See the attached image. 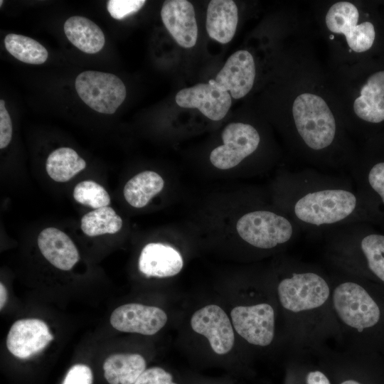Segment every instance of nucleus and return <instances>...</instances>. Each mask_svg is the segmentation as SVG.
Instances as JSON below:
<instances>
[{"mask_svg": "<svg viewBox=\"0 0 384 384\" xmlns=\"http://www.w3.org/2000/svg\"><path fill=\"white\" fill-rule=\"evenodd\" d=\"M279 204L301 229L311 233L360 223L366 205L350 176L306 169L282 174Z\"/></svg>", "mask_w": 384, "mask_h": 384, "instance_id": "f257e3e1", "label": "nucleus"}, {"mask_svg": "<svg viewBox=\"0 0 384 384\" xmlns=\"http://www.w3.org/2000/svg\"><path fill=\"white\" fill-rule=\"evenodd\" d=\"M294 137L316 165L338 169L331 155L337 142L336 119L325 100L319 95L302 93L292 106Z\"/></svg>", "mask_w": 384, "mask_h": 384, "instance_id": "f03ea898", "label": "nucleus"}, {"mask_svg": "<svg viewBox=\"0 0 384 384\" xmlns=\"http://www.w3.org/2000/svg\"><path fill=\"white\" fill-rule=\"evenodd\" d=\"M328 255L347 274L364 270L384 283V235L367 232L360 223L326 233Z\"/></svg>", "mask_w": 384, "mask_h": 384, "instance_id": "7ed1b4c3", "label": "nucleus"}, {"mask_svg": "<svg viewBox=\"0 0 384 384\" xmlns=\"http://www.w3.org/2000/svg\"><path fill=\"white\" fill-rule=\"evenodd\" d=\"M282 306L293 314L323 306L331 295L329 279L318 268L294 261L277 285Z\"/></svg>", "mask_w": 384, "mask_h": 384, "instance_id": "20e7f679", "label": "nucleus"}, {"mask_svg": "<svg viewBox=\"0 0 384 384\" xmlns=\"http://www.w3.org/2000/svg\"><path fill=\"white\" fill-rule=\"evenodd\" d=\"M237 233L250 246L272 250L298 237L301 229L284 212L257 209L242 215L236 223Z\"/></svg>", "mask_w": 384, "mask_h": 384, "instance_id": "39448f33", "label": "nucleus"}, {"mask_svg": "<svg viewBox=\"0 0 384 384\" xmlns=\"http://www.w3.org/2000/svg\"><path fill=\"white\" fill-rule=\"evenodd\" d=\"M331 302L338 319L358 332L375 326L381 311L371 295L351 274L338 278L331 290Z\"/></svg>", "mask_w": 384, "mask_h": 384, "instance_id": "423d86ee", "label": "nucleus"}, {"mask_svg": "<svg viewBox=\"0 0 384 384\" xmlns=\"http://www.w3.org/2000/svg\"><path fill=\"white\" fill-rule=\"evenodd\" d=\"M75 86L87 105L107 114L114 113L127 95L125 85L117 76L100 71L82 72L76 77Z\"/></svg>", "mask_w": 384, "mask_h": 384, "instance_id": "0eeeda50", "label": "nucleus"}, {"mask_svg": "<svg viewBox=\"0 0 384 384\" xmlns=\"http://www.w3.org/2000/svg\"><path fill=\"white\" fill-rule=\"evenodd\" d=\"M222 139L223 144L215 148L210 154L211 164L220 169L236 166L252 154L260 143L258 131L242 122L228 124L222 132Z\"/></svg>", "mask_w": 384, "mask_h": 384, "instance_id": "6e6552de", "label": "nucleus"}, {"mask_svg": "<svg viewBox=\"0 0 384 384\" xmlns=\"http://www.w3.org/2000/svg\"><path fill=\"white\" fill-rule=\"evenodd\" d=\"M358 16V9L353 4L338 1L329 8L325 21L330 31L345 36L351 50L362 53L373 46L375 32L373 25L369 21L357 24Z\"/></svg>", "mask_w": 384, "mask_h": 384, "instance_id": "1a4fd4ad", "label": "nucleus"}, {"mask_svg": "<svg viewBox=\"0 0 384 384\" xmlns=\"http://www.w3.org/2000/svg\"><path fill=\"white\" fill-rule=\"evenodd\" d=\"M237 333L249 343L267 346L273 341L275 316L273 307L267 303L238 306L230 312Z\"/></svg>", "mask_w": 384, "mask_h": 384, "instance_id": "9d476101", "label": "nucleus"}, {"mask_svg": "<svg viewBox=\"0 0 384 384\" xmlns=\"http://www.w3.org/2000/svg\"><path fill=\"white\" fill-rule=\"evenodd\" d=\"M193 330L204 336L213 351L218 355L228 353L233 348L235 335L229 317L218 305H207L191 316Z\"/></svg>", "mask_w": 384, "mask_h": 384, "instance_id": "9b49d317", "label": "nucleus"}, {"mask_svg": "<svg viewBox=\"0 0 384 384\" xmlns=\"http://www.w3.org/2000/svg\"><path fill=\"white\" fill-rule=\"evenodd\" d=\"M167 321V315L161 309L141 304L130 303L116 308L110 316V324L122 332L154 335Z\"/></svg>", "mask_w": 384, "mask_h": 384, "instance_id": "f8f14e48", "label": "nucleus"}, {"mask_svg": "<svg viewBox=\"0 0 384 384\" xmlns=\"http://www.w3.org/2000/svg\"><path fill=\"white\" fill-rule=\"evenodd\" d=\"M255 78V65L252 55L247 50H240L228 58L215 80H210L208 83L230 92L234 99H240L250 91Z\"/></svg>", "mask_w": 384, "mask_h": 384, "instance_id": "ddd939ff", "label": "nucleus"}, {"mask_svg": "<svg viewBox=\"0 0 384 384\" xmlns=\"http://www.w3.org/2000/svg\"><path fill=\"white\" fill-rule=\"evenodd\" d=\"M177 105L184 108H196L208 119L219 121L227 114L231 96L211 83H198L181 90L176 95Z\"/></svg>", "mask_w": 384, "mask_h": 384, "instance_id": "4468645a", "label": "nucleus"}, {"mask_svg": "<svg viewBox=\"0 0 384 384\" xmlns=\"http://www.w3.org/2000/svg\"><path fill=\"white\" fill-rule=\"evenodd\" d=\"M53 338L44 321L24 319L11 326L6 338V346L14 356L26 359L43 350Z\"/></svg>", "mask_w": 384, "mask_h": 384, "instance_id": "2eb2a0df", "label": "nucleus"}, {"mask_svg": "<svg viewBox=\"0 0 384 384\" xmlns=\"http://www.w3.org/2000/svg\"><path fill=\"white\" fill-rule=\"evenodd\" d=\"M161 17L176 43L184 48L193 47L198 39V26L193 6L186 0H166Z\"/></svg>", "mask_w": 384, "mask_h": 384, "instance_id": "dca6fc26", "label": "nucleus"}, {"mask_svg": "<svg viewBox=\"0 0 384 384\" xmlns=\"http://www.w3.org/2000/svg\"><path fill=\"white\" fill-rule=\"evenodd\" d=\"M183 265L181 254L174 247L151 242L142 249L139 257V270L148 277H172L180 272Z\"/></svg>", "mask_w": 384, "mask_h": 384, "instance_id": "f3484780", "label": "nucleus"}, {"mask_svg": "<svg viewBox=\"0 0 384 384\" xmlns=\"http://www.w3.org/2000/svg\"><path fill=\"white\" fill-rule=\"evenodd\" d=\"M43 256L54 267L61 270H70L79 260L78 250L62 230L50 227L43 229L37 239Z\"/></svg>", "mask_w": 384, "mask_h": 384, "instance_id": "a211bd4d", "label": "nucleus"}, {"mask_svg": "<svg viewBox=\"0 0 384 384\" xmlns=\"http://www.w3.org/2000/svg\"><path fill=\"white\" fill-rule=\"evenodd\" d=\"M238 22V11L232 0H212L206 14V31L208 36L225 44L233 38Z\"/></svg>", "mask_w": 384, "mask_h": 384, "instance_id": "6ab92c4d", "label": "nucleus"}, {"mask_svg": "<svg viewBox=\"0 0 384 384\" xmlns=\"http://www.w3.org/2000/svg\"><path fill=\"white\" fill-rule=\"evenodd\" d=\"M356 116L370 123L384 120V70L371 75L353 103Z\"/></svg>", "mask_w": 384, "mask_h": 384, "instance_id": "aec40b11", "label": "nucleus"}, {"mask_svg": "<svg viewBox=\"0 0 384 384\" xmlns=\"http://www.w3.org/2000/svg\"><path fill=\"white\" fill-rule=\"evenodd\" d=\"M64 32L69 41L85 53H98L105 43L100 28L84 16H73L68 18L64 24Z\"/></svg>", "mask_w": 384, "mask_h": 384, "instance_id": "412c9836", "label": "nucleus"}, {"mask_svg": "<svg viewBox=\"0 0 384 384\" xmlns=\"http://www.w3.org/2000/svg\"><path fill=\"white\" fill-rule=\"evenodd\" d=\"M146 367V361L140 354L116 353L105 360L103 370L110 384H134Z\"/></svg>", "mask_w": 384, "mask_h": 384, "instance_id": "4be33fe9", "label": "nucleus"}, {"mask_svg": "<svg viewBox=\"0 0 384 384\" xmlns=\"http://www.w3.org/2000/svg\"><path fill=\"white\" fill-rule=\"evenodd\" d=\"M162 177L152 171H142L125 184L123 193L127 202L132 207L140 208L148 204L149 201L164 188Z\"/></svg>", "mask_w": 384, "mask_h": 384, "instance_id": "5701e85b", "label": "nucleus"}, {"mask_svg": "<svg viewBox=\"0 0 384 384\" xmlns=\"http://www.w3.org/2000/svg\"><path fill=\"white\" fill-rule=\"evenodd\" d=\"M85 166V161L69 147H60L53 151L46 164L47 174L57 182L70 180Z\"/></svg>", "mask_w": 384, "mask_h": 384, "instance_id": "b1692460", "label": "nucleus"}, {"mask_svg": "<svg viewBox=\"0 0 384 384\" xmlns=\"http://www.w3.org/2000/svg\"><path fill=\"white\" fill-rule=\"evenodd\" d=\"M4 46L11 55L25 63L43 64L48 57V53L43 45L23 35L16 33L6 35Z\"/></svg>", "mask_w": 384, "mask_h": 384, "instance_id": "393cba45", "label": "nucleus"}, {"mask_svg": "<svg viewBox=\"0 0 384 384\" xmlns=\"http://www.w3.org/2000/svg\"><path fill=\"white\" fill-rule=\"evenodd\" d=\"M122 219L109 206L95 209L81 218L80 228L87 236L114 234L122 227Z\"/></svg>", "mask_w": 384, "mask_h": 384, "instance_id": "a878e982", "label": "nucleus"}, {"mask_svg": "<svg viewBox=\"0 0 384 384\" xmlns=\"http://www.w3.org/2000/svg\"><path fill=\"white\" fill-rule=\"evenodd\" d=\"M350 171L349 176L361 198L372 193L384 205V161L376 162L367 169L352 166Z\"/></svg>", "mask_w": 384, "mask_h": 384, "instance_id": "bb28decb", "label": "nucleus"}, {"mask_svg": "<svg viewBox=\"0 0 384 384\" xmlns=\"http://www.w3.org/2000/svg\"><path fill=\"white\" fill-rule=\"evenodd\" d=\"M73 195L79 203L95 209L108 206L111 201L105 188L92 180L78 183L74 188Z\"/></svg>", "mask_w": 384, "mask_h": 384, "instance_id": "cd10ccee", "label": "nucleus"}, {"mask_svg": "<svg viewBox=\"0 0 384 384\" xmlns=\"http://www.w3.org/2000/svg\"><path fill=\"white\" fill-rule=\"evenodd\" d=\"M286 384H333L322 366H294L289 369Z\"/></svg>", "mask_w": 384, "mask_h": 384, "instance_id": "c85d7f7f", "label": "nucleus"}, {"mask_svg": "<svg viewBox=\"0 0 384 384\" xmlns=\"http://www.w3.org/2000/svg\"><path fill=\"white\" fill-rule=\"evenodd\" d=\"M333 384H366L359 369L353 363L324 364Z\"/></svg>", "mask_w": 384, "mask_h": 384, "instance_id": "c756f323", "label": "nucleus"}, {"mask_svg": "<svg viewBox=\"0 0 384 384\" xmlns=\"http://www.w3.org/2000/svg\"><path fill=\"white\" fill-rule=\"evenodd\" d=\"M145 3L144 0H109L107 9L113 18L122 20L139 11Z\"/></svg>", "mask_w": 384, "mask_h": 384, "instance_id": "7c9ffc66", "label": "nucleus"}, {"mask_svg": "<svg viewBox=\"0 0 384 384\" xmlns=\"http://www.w3.org/2000/svg\"><path fill=\"white\" fill-rule=\"evenodd\" d=\"M134 384H180L174 376L163 368H146Z\"/></svg>", "mask_w": 384, "mask_h": 384, "instance_id": "2f4dec72", "label": "nucleus"}, {"mask_svg": "<svg viewBox=\"0 0 384 384\" xmlns=\"http://www.w3.org/2000/svg\"><path fill=\"white\" fill-rule=\"evenodd\" d=\"M93 376L90 367L84 364L72 366L62 384H92Z\"/></svg>", "mask_w": 384, "mask_h": 384, "instance_id": "473e14b6", "label": "nucleus"}, {"mask_svg": "<svg viewBox=\"0 0 384 384\" xmlns=\"http://www.w3.org/2000/svg\"><path fill=\"white\" fill-rule=\"evenodd\" d=\"M12 122L5 107L4 100H0V149L6 148L12 138Z\"/></svg>", "mask_w": 384, "mask_h": 384, "instance_id": "72a5a7b5", "label": "nucleus"}, {"mask_svg": "<svg viewBox=\"0 0 384 384\" xmlns=\"http://www.w3.org/2000/svg\"><path fill=\"white\" fill-rule=\"evenodd\" d=\"M8 293L6 287L3 283H0V309L1 310L4 306L6 301H7V297Z\"/></svg>", "mask_w": 384, "mask_h": 384, "instance_id": "f704fd0d", "label": "nucleus"}, {"mask_svg": "<svg viewBox=\"0 0 384 384\" xmlns=\"http://www.w3.org/2000/svg\"><path fill=\"white\" fill-rule=\"evenodd\" d=\"M2 2H3V1L1 0V1H0V6H1V5H2Z\"/></svg>", "mask_w": 384, "mask_h": 384, "instance_id": "c9c22d12", "label": "nucleus"}, {"mask_svg": "<svg viewBox=\"0 0 384 384\" xmlns=\"http://www.w3.org/2000/svg\"><path fill=\"white\" fill-rule=\"evenodd\" d=\"M218 384H222V383H218Z\"/></svg>", "mask_w": 384, "mask_h": 384, "instance_id": "e433bc0d", "label": "nucleus"}]
</instances>
